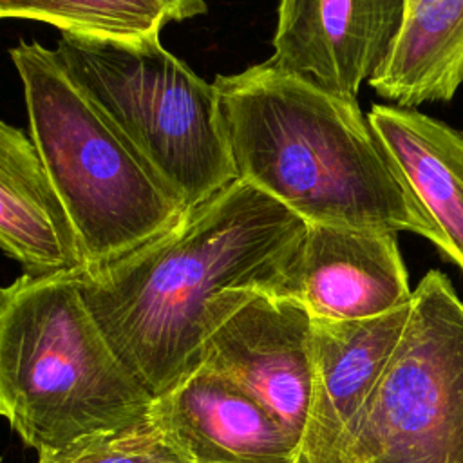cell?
I'll return each instance as SVG.
<instances>
[{"mask_svg":"<svg viewBox=\"0 0 463 463\" xmlns=\"http://www.w3.org/2000/svg\"><path fill=\"white\" fill-rule=\"evenodd\" d=\"M306 230L280 201L235 179L165 233L80 269V293L156 398L203 364L208 333L246 291L279 289Z\"/></svg>","mask_w":463,"mask_h":463,"instance_id":"1","label":"cell"},{"mask_svg":"<svg viewBox=\"0 0 463 463\" xmlns=\"http://www.w3.org/2000/svg\"><path fill=\"white\" fill-rule=\"evenodd\" d=\"M237 179L307 224L411 232L441 255L447 239L356 99L293 76L269 60L213 80Z\"/></svg>","mask_w":463,"mask_h":463,"instance_id":"2","label":"cell"},{"mask_svg":"<svg viewBox=\"0 0 463 463\" xmlns=\"http://www.w3.org/2000/svg\"><path fill=\"white\" fill-rule=\"evenodd\" d=\"M76 273H24L0 286V416L36 452L137 423L154 402L98 326Z\"/></svg>","mask_w":463,"mask_h":463,"instance_id":"3","label":"cell"},{"mask_svg":"<svg viewBox=\"0 0 463 463\" xmlns=\"http://www.w3.org/2000/svg\"><path fill=\"white\" fill-rule=\"evenodd\" d=\"M9 56L24 85L29 136L72 224L83 269L177 224L186 212L181 199L69 76L54 51L20 40Z\"/></svg>","mask_w":463,"mask_h":463,"instance_id":"4","label":"cell"},{"mask_svg":"<svg viewBox=\"0 0 463 463\" xmlns=\"http://www.w3.org/2000/svg\"><path fill=\"white\" fill-rule=\"evenodd\" d=\"M52 51L186 210L237 179L213 81L166 51L159 34L130 40L61 34Z\"/></svg>","mask_w":463,"mask_h":463,"instance_id":"5","label":"cell"},{"mask_svg":"<svg viewBox=\"0 0 463 463\" xmlns=\"http://www.w3.org/2000/svg\"><path fill=\"white\" fill-rule=\"evenodd\" d=\"M338 463H463V302L438 269L412 291L403 335Z\"/></svg>","mask_w":463,"mask_h":463,"instance_id":"6","label":"cell"},{"mask_svg":"<svg viewBox=\"0 0 463 463\" xmlns=\"http://www.w3.org/2000/svg\"><path fill=\"white\" fill-rule=\"evenodd\" d=\"M311 315L295 300L246 291L204 340L203 364L257 400L298 441L311 398Z\"/></svg>","mask_w":463,"mask_h":463,"instance_id":"7","label":"cell"},{"mask_svg":"<svg viewBox=\"0 0 463 463\" xmlns=\"http://www.w3.org/2000/svg\"><path fill=\"white\" fill-rule=\"evenodd\" d=\"M403 22L405 0H279L269 61L326 92L356 99Z\"/></svg>","mask_w":463,"mask_h":463,"instance_id":"8","label":"cell"},{"mask_svg":"<svg viewBox=\"0 0 463 463\" xmlns=\"http://www.w3.org/2000/svg\"><path fill=\"white\" fill-rule=\"evenodd\" d=\"M273 295L324 320L371 318L412 300L396 233L335 224H307Z\"/></svg>","mask_w":463,"mask_h":463,"instance_id":"9","label":"cell"},{"mask_svg":"<svg viewBox=\"0 0 463 463\" xmlns=\"http://www.w3.org/2000/svg\"><path fill=\"white\" fill-rule=\"evenodd\" d=\"M411 304L358 320L311 318V398L300 463H338L347 430L383 374Z\"/></svg>","mask_w":463,"mask_h":463,"instance_id":"10","label":"cell"},{"mask_svg":"<svg viewBox=\"0 0 463 463\" xmlns=\"http://www.w3.org/2000/svg\"><path fill=\"white\" fill-rule=\"evenodd\" d=\"M150 416L188 463H300L279 420L206 365L156 396Z\"/></svg>","mask_w":463,"mask_h":463,"instance_id":"11","label":"cell"},{"mask_svg":"<svg viewBox=\"0 0 463 463\" xmlns=\"http://www.w3.org/2000/svg\"><path fill=\"white\" fill-rule=\"evenodd\" d=\"M0 250L25 273L85 268L72 224L29 134L0 119Z\"/></svg>","mask_w":463,"mask_h":463,"instance_id":"12","label":"cell"},{"mask_svg":"<svg viewBox=\"0 0 463 463\" xmlns=\"http://www.w3.org/2000/svg\"><path fill=\"white\" fill-rule=\"evenodd\" d=\"M367 118L445 233L443 257L463 271V132L398 105H373Z\"/></svg>","mask_w":463,"mask_h":463,"instance_id":"13","label":"cell"},{"mask_svg":"<svg viewBox=\"0 0 463 463\" xmlns=\"http://www.w3.org/2000/svg\"><path fill=\"white\" fill-rule=\"evenodd\" d=\"M463 83V0H420L369 85L398 107L450 101Z\"/></svg>","mask_w":463,"mask_h":463,"instance_id":"14","label":"cell"},{"mask_svg":"<svg viewBox=\"0 0 463 463\" xmlns=\"http://www.w3.org/2000/svg\"><path fill=\"white\" fill-rule=\"evenodd\" d=\"M0 16L43 22L61 34L114 40L159 34L170 22L157 0H0Z\"/></svg>","mask_w":463,"mask_h":463,"instance_id":"15","label":"cell"},{"mask_svg":"<svg viewBox=\"0 0 463 463\" xmlns=\"http://www.w3.org/2000/svg\"><path fill=\"white\" fill-rule=\"evenodd\" d=\"M38 463H188L148 418L96 432L56 450H38Z\"/></svg>","mask_w":463,"mask_h":463,"instance_id":"16","label":"cell"},{"mask_svg":"<svg viewBox=\"0 0 463 463\" xmlns=\"http://www.w3.org/2000/svg\"><path fill=\"white\" fill-rule=\"evenodd\" d=\"M168 14L170 22H183L206 13L204 0H157Z\"/></svg>","mask_w":463,"mask_h":463,"instance_id":"17","label":"cell"},{"mask_svg":"<svg viewBox=\"0 0 463 463\" xmlns=\"http://www.w3.org/2000/svg\"><path fill=\"white\" fill-rule=\"evenodd\" d=\"M420 0H405V14L411 11V9H414V5L418 4Z\"/></svg>","mask_w":463,"mask_h":463,"instance_id":"18","label":"cell"},{"mask_svg":"<svg viewBox=\"0 0 463 463\" xmlns=\"http://www.w3.org/2000/svg\"><path fill=\"white\" fill-rule=\"evenodd\" d=\"M0 463H2V458H0Z\"/></svg>","mask_w":463,"mask_h":463,"instance_id":"19","label":"cell"},{"mask_svg":"<svg viewBox=\"0 0 463 463\" xmlns=\"http://www.w3.org/2000/svg\"><path fill=\"white\" fill-rule=\"evenodd\" d=\"M0 18H2V16H0Z\"/></svg>","mask_w":463,"mask_h":463,"instance_id":"20","label":"cell"}]
</instances>
